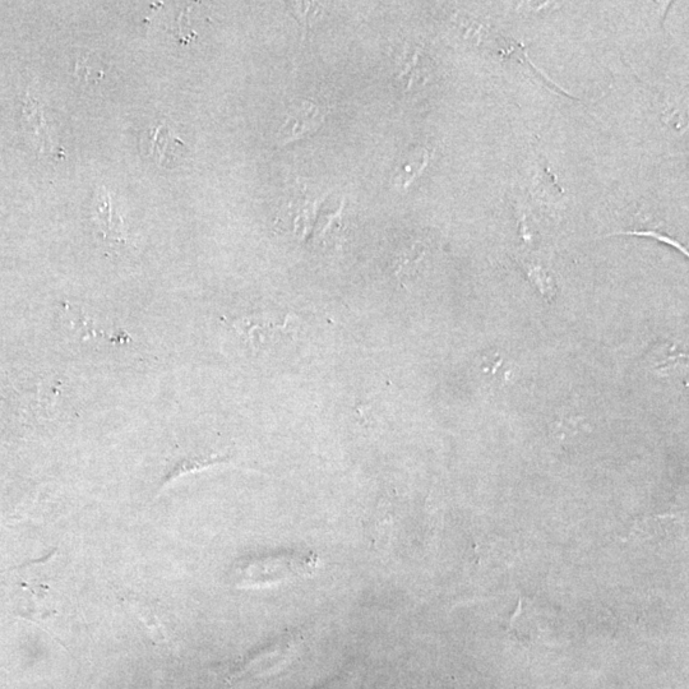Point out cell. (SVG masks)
Segmentation results:
<instances>
[{
  "instance_id": "2",
  "label": "cell",
  "mask_w": 689,
  "mask_h": 689,
  "mask_svg": "<svg viewBox=\"0 0 689 689\" xmlns=\"http://www.w3.org/2000/svg\"><path fill=\"white\" fill-rule=\"evenodd\" d=\"M323 115L319 112V108L311 101H302L299 105H295L290 109L286 120L279 133H277V140L281 145H286L298 138L307 136L308 133L314 131L321 126Z\"/></svg>"
},
{
  "instance_id": "1",
  "label": "cell",
  "mask_w": 689,
  "mask_h": 689,
  "mask_svg": "<svg viewBox=\"0 0 689 689\" xmlns=\"http://www.w3.org/2000/svg\"><path fill=\"white\" fill-rule=\"evenodd\" d=\"M316 561L295 556H279L243 564L238 571L239 586H257L304 575L313 570Z\"/></svg>"
}]
</instances>
